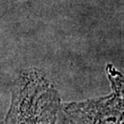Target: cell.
<instances>
[{"label":"cell","instance_id":"obj_2","mask_svg":"<svg viewBox=\"0 0 124 124\" xmlns=\"http://www.w3.org/2000/svg\"><path fill=\"white\" fill-rule=\"evenodd\" d=\"M113 92L107 96L61 104L64 115L75 124H123V77L106 68Z\"/></svg>","mask_w":124,"mask_h":124},{"label":"cell","instance_id":"obj_3","mask_svg":"<svg viewBox=\"0 0 124 124\" xmlns=\"http://www.w3.org/2000/svg\"><path fill=\"white\" fill-rule=\"evenodd\" d=\"M61 124H75L74 123H73L72 121L66 117L65 115L62 116V118H61Z\"/></svg>","mask_w":124,"mask_h":124},{"label":"cell","instance_id":"obj_4","mask_svg":"<svg viewBox=\"0 0 124 124\" xmlns=\"http://www.w3.org/2000/svg\"><path fill=\"white\" fill-rule=\"evenodd\" d=\"M0 124H2V123H0Z\"/></svg>","mask_w":124,"mask_h":124},{"label":"cell","instance_id":"obj_1","mask_svg":"<svg viewBox=\"0 0 124 124\" xmlns=\"http://www.w3.org/2000/svg\"><path fill=\"white\" fill-rule=\"evenodd\" d=\"M61 104L58 91L43 72L26 69L14 81L2 124H56Z\"/></svg>","mask_w":124,"mask_h":124}]
</instances>
